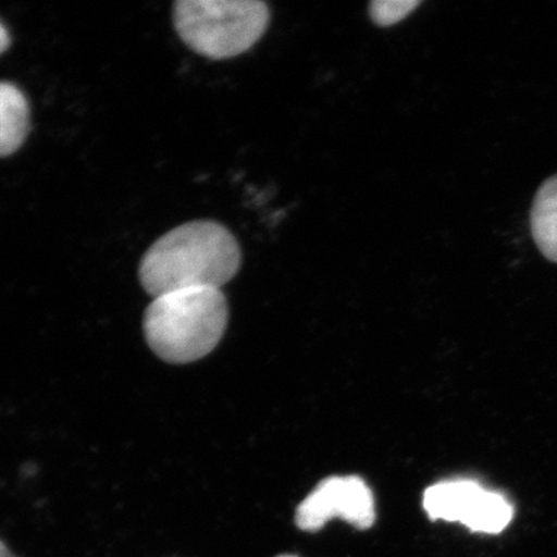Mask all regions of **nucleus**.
<instances>
[{"label":"nucleus","mask_w":557,"mask_h":557,"mask_svg":"<svg viewBox=\"0 0 557 557\" xmlns=\"http://www.w3.org/2000/svg\"><path fill=\"white\" fill-rule=\"evenodd\" d=\"M238 240L215 221H193L171 230L148 249L138 276L152 297L190 288L224 287L239 273Z\"/></svg>","instance_id":"obj_1"},{"label":"nucleus","mask_w":557,"mask_h":557,"mask_svg":"<svg viewBox=\"0 0 557 557\" xmlns=\"http://www.w3.org/2000/svg\"><path fill=\"white\" fill-rule=\"evenodd\" d=\"M227 319L221 289H181L152 299L145 312L144 332L160 359L187 364L214 350L224 337Z\"/></svg>","instance_id":"obj_2"},{"label":"nucleus","mask_w":557,"mask_h":557,"mask_svg":"<svg viewBox=\"0 0 557 557\" xmlns=\"http://www.w3.org/2000/svg\"><path fill=\"white\" fill-rule=\"evenodd\" d=\"M173 23L190 50L225 60L247 52L262 38L270 10L261 0H178Z\"/></svg>","instance_id":"obj_3"},{"label":"nucleus","mask_w":557,"mask_h":557,"mask_svg":"<svg viewBox=\"0 0 557 557\" xmlns=\"http://www.w3.org/2000/svg\"><path fill=\"white\" fill-rule=\"evenodd\" d=\"M423 508L431 520L462 522L476 533L504 532L513 518V507L503 494L469 479L431 485L424 491Z\"/></svg>","instance_id":"obj_4"},{"label":"nucleus","mask_w":557,"mask_h":557,"mask_svg":"<svg viewBox=\"0 0 557 557\" xmlns=\"http://www.w3.org/2000/svg\"><path fill=\"white\" fill-rule=\"evenodd\" d=\"M334 518L366 531L375 521L371 487L359 476L323 480L297 507L296 524L301 531L318 532Z\"/></svg>","instance_id":"obj_5"},{"label":"nucleus","mask_w":557,"mask_h":557,"mask_svg":"<svg viewBox=\"0 0 557 557\" xmlns=\"http://www.w3.org/2000/svg\"><path fill=\"white\" fill-rule=\"evenodd\" d=\"M29 127L26 97L11 83L0 82V158L13 154L23 146Z\"/></svg>","instance_id":"obj_6"},{"label":"nucleus","mask_w":557,"mask_h":557,"mask_svg":"<svg viewBox=\"0 0 557 557\" xmlns=\"http://www.w3.org/2000/svg\"><path fill=\"white\" fill-rule=\"evenodd\" d=\"M531 227L541 253L557 263V174L545 181L535 194Z\"/></svg>","instance_id":"obj_7"},{"label":"nucleus","mask_w":557,"mask_h":557,"mask_svg":"<svg viewBox=\"0 0 557 557\" xmlns=\"http://www.w3.org/2000/svg\"><path fill=\"white\" fill-rule=\"evenodd\" d=\"M418 5L420 0H374L369 4V16L375 25L393 26L407 18Z\"/></svg>","instance_id":"obj_8"},{"label":"nucleus","mask_w":557,"mask_h":557,"mask_svg":"<svg viewBox=\"0 0 557 557\" xmlns=\"http://www.w3.org/2000/svg\"><path fill=\"white\" fill-rule=\"evenodd\" d=\"M11 45V37L9 30L5 29V26L0 23V54L9 50Z\"/></svg>","instance_id":"obj_9"},{"label":"nucleus","mask_w":557,"mask_h":557,"mask_svg":"<svg viewBox=\"0 0 557 557\" xmlns=\"http://www.w3.org/2000/svg\"><path fill=\"white\" fill-rule=\"evenodd\" d=\"M0 557H16L10 552L9 547H7L2 541H0Z\"/></svg>","instance_id":"obj_10"},{"label":"nucleus","mask_w":557,"mask_h":557,"mask_svg":"<svg viewBox=\"0 0 557 557\" xmlns=\"http://www.w3.org/2000/svg\"><path fill=\"white\" fill-rule=\"evenodd\" d=\"M277 557H297V556H294V555H281V556H277Z\"/></svg>","instance_id":"obj_11"}]
</instances>
